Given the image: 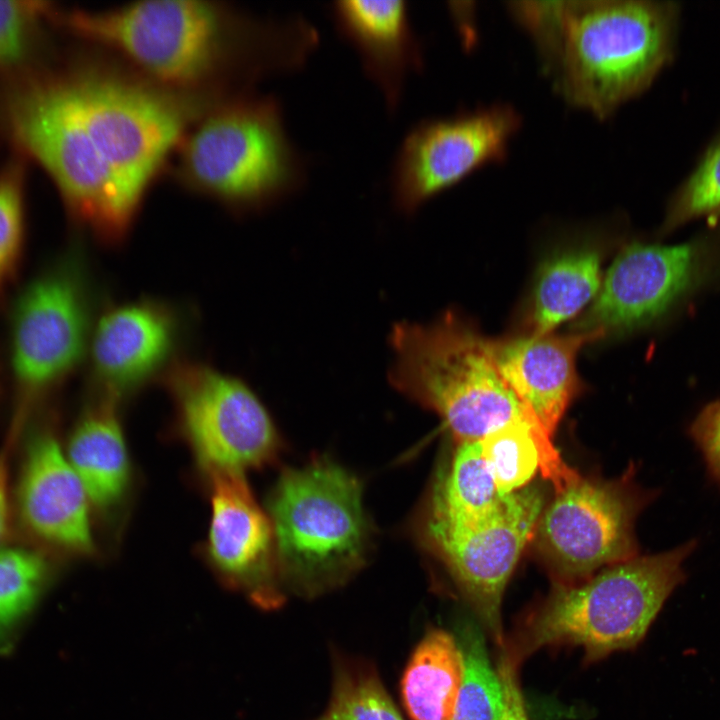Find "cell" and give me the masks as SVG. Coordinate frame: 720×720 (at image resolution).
<instances>
[{
  "label": "cell",
  "instance_id": "cell-19",
  "mask_svg": "<svg viewBox=\"0 0 720 720\" xmlns=\"http://www.w3.org/2000/svg\"><path fill=\"white\" fill-rule=\"evenodd\" d=\"M329 10L338 32L355 48L366 74L380 89L388 111L395 112L408 76L424 67L407 2L335 1Z\"/></svg>",
  "mask_w": 720,
  "mask_h": 720
},
{
  "label": "cell",
  "instance_id": "cell-5",
  "mask_svg": "<svg viewBox=\"0 0 720 720\" xmlns=\"http://www.w3.org/2000/svg\"><path fill=\"white\" fill-rule=\"evenodd\" d=\"M279 575L314 596L343 584L363 564L369 527L359 481L317 459L285 471L270 499Z\"/></svg>",
  "mask_w": 720,
  "mask_h": 720
},
{
  "label": "cell",
  "instance_id": "cell-13",
  "mask_svg": "<svg viewBox=\"0 0 720 720\" xmlns=\"http://www.w3.org/2000/svg\"><path fill=\"white\" fill-rule=\"evenodd\" d=\"M520 124L519 113L506 104L421 120L408 131L393 162L395 204L413 212L475 170L503 160Z\"/></svg>",
  "mask_w": 720,
  "mask_h": 720
},
{
  "label": "cell",
  "instance_id": "cell-12",
  "mask_svg": "<svg viewBox=\"0 0 720 720\" xmlns=\"http://www.w3.org/2000/svg\"><path fill=\"white\" fill-rule=\"evenodd\" d=\"M544 506L543 489L532 484L505 495L501 510L483 524L467 526L430 516L426 525L433 550L498 648L505 639L503 594Z\"/></svg>",
  "mask_w": 720,
  "mask_h": 720
},
{
  "label": "cell",
  "instance_id": "cell-31",
  "mask_svg": "<svg viewBox=\"0 0 720 720\" xmlns=\"http://www.w3.org/2000/svg\"><path fill=\"white\" fill-rule=\"evenodd\" d=\"M690 435L720 485V401L710 403L699 413L691 425Z\"/></svg>",
  "mask_w": 720,
  "mask_h": 720
},
{
  "label": "cell",
  "instance_id": "cell-16",
  "mask_svg": "<svg viewBox=\"0 0 720 720\" xmlns=\"http://www.w3.org/2000/svg\"><path fill=\"white\" fill-rule=\"evenodd\" d=\"M211 518L207 555L226 584L264 608L278 606V565L270 519L241 473L208 472Z\"/></svg>",
  "mask_w": 720,
  "mask_h": 720
},
{
  "label": "cell",
  "instance_id": "cell-34",
  "mask_svg": "<svg viewBox=\"0 0 720 720\" xmlns=\"http://www.w3.org/2000/svg\"><path fill=\"white\" fill-rule=\"evenodd\" d=\"M4 376V365L2 360L0 359V394L2 393V379Z\"/></svg>",
  "mask_w": 720,
  "mask_h": 720
},
{
  "label": "cell",
  "instance_id": "cell-27",
  "mask_svg": "<svg viewBox=\"0 0 720 720\" xmlns=\"http://www.w3.org/2000/svg\"><path fill=\"white\" fill-rule=\"evenodd\" d=\"M317 720H405L377 674L366 666L341 664L329 704Z\"/></svg>",
  "mask_w": 720,
  "mask_h": 720
},
{
  "label": "cell",
  "instance_id": "cell-1",
  "mask_svg": "<svg viewBox=\"0 0 720 720\" xmlns=\"http://www.w3.org/2000/svg\"><path fill=\"white\" fill-rule=\"evenodd\" d=\"M73 32L113 49L167 90L200 88L231 58L254 77L295 72L313 50L299 16L257 21L216 2L149 0L56 14Z\"/></svg>",
  "mask_w": 720,
  "mask_h": 720
},
{
  "label": "cell",
  "instance_id": "cell-4",
  "mask_svg": "<svg viewBox=\"0 0 720 720\" xmlns=\"http://www.w3.org/2000/svg\"><path fill=\"white\" fill-rule=\"evenodd\" d=\"M175 174L200 193L236 207L265 205L306 182L279 102L246 96L215 108L176 148Z\"/></svg>",
  "mask_w": 720,
  "mask_h": 720
},
{
  "label": "cell",
  "instance_id": "cell-2",
  "mask_svg": "<svg viewBox=\"0 0 720 720\" xmlns=\"http://www.w3.org/2000/svg\"><path fill=\"white\" fill-rule=\"evenodd\" d=\"M697 542L606 567L568 587H553L504 639L500 653L513 665L551 646H577L585 663L635 648L663 604L684 581L683 564Z\"/></svg>",
  "mask_w": 720,
  "mask_h": 720
},
{
  "label": "cell",
  "instance_id": "cell-21",
  "mask_svg": "<svg viewBox=\"0 0 720 720\" xmlns=\"http://www.w3.org/2000/svg\"><path fill=\"white\" fill-rule=\"evenodd\" d=\"M602 255L592 246L559 252L536 275L528 309V332L544 335L571 319L601 287Z\"/></svg>",
  "mask_w": 720,
  "mask_h": 720
},
{
  "label": "cell",
  "instance_id": "cell-9",
  "mask_svg": "<svg viewBox=\"0 0 720 720\" xmlns=\"http://www.w3.org/2000/svg\"><path fill=\"white\" fill-rule=\"evenodd\" d=\"M66 77L96 154L141 204L186 134L193 110L178 93L120 73L80 69Z\"/></svg>",
  "mask_w": 720,
  "mask_h": 720
},
{
  "label": "cell",
  "instance_id": "cell-10",
  "mask_svg": "<svg viewBox=\"0 0 720 720\" xmlns=\"http://www.w3.org/2000/svg\"><path fill=\"white\" fill-rule=\"evenodd\" d=\"M647 495L630 479L581 478L544 506L534 544L554 587L637 557L635 519Z\"/></svg>",
  "mask_w": 720,
  "mask_h": 720
},
{
  "label": "cell",
  "instance_id": "cell-8",
  "mask_svg": "<svg viewBox=\"0 0 720 720\" xmlns=\"http://www.w3.org/2000/svg\"><path fill=\"white\" fill-rule=\"evenodd\" d=\"M91 330L84 265L71 249L35 273L8 304L9 431L20 434L40 403L78 368Z\"/></svg>",
  "mask_w": 720,
  "mask_h": 720
},
{
  "label": "cell",
  "instance_id": "cell-26",
  "mask_svg": "<svg viewBox=\"0 0 720 720\" xmlns=\"http://www.w3.org/2000/svg\"><path fill=\"white\" fill-rule=\"evenodd\" d=\"M25 174L19 161L0 169V309L22 267L27 236Z\"/></svg>",
  "mask_w": 720,
  "mask_h": 720
},
{
  "label": "cell",
  "instance_id": "cell-25",
  "mask_svg": "<svg viewBox=\"0 0 720 720\" xmlns=\"http://www.w3.org/2000/svg\"><path fill=\"white\" fill-rule=\"evenodd\" d=\"M464 676L452 720H503L505 692L490 662L483 635L472 626L459 632Z\"/></svg>",
  "mask_w": 720,
  "mask_h": 720
},
{
  "label": "cell",
  "instance_id": "cell-22",
  "mask_svg": "<svg viewBox=\"0 0 720 720\" xmlns=\"http://www.w3.org/2000/svg\"><path fill=\"white\" fill-rule=\"evenodd\" d=\"M464 676V658L453 635L430 629L413 651L400 691L411 720H452Z\"/></svg>",
  "mask_w": 720,
  "mask_h": 720
},
{
  "label": "cell",
  "instance_id": "cell-7",
  "mask_svg": "<svg viewBox=\"0 0 720 720\" xmlns=\"http://www.w3.org/2000/svg\"><path fill=\"white\" fill-rule=\"evenodd\" d=\"M670 13L636 0L571 1L562 54L552 75L559 93L599 118L642 91L669 52Z\"/></svg>",
  "mask_w": 720,
  "mask_h": 720
},
{
  "label": "cell",
  "instance_id": "cell-29",
  "mask_svg": "<svg viewBox=\"0 0 720 720\" xmlns=\"http://www.w3.org/2000/svg\"><path fill=\"white\" fill-rule=\"evenodd\" d=\"M51 7L39 1H0V69L15 68L30 55Z\"/></svg>",
  "mask_w": 720,
  "mask_h": 720
},
{
  "label": "cell",
  "instance_id": "cell-11",
  "mask_svg": "<svg viewBox=\"0 0 720 720\" xmlns=\"http://www.w3.org/2000/svg\"><path fill=\"white\" fill-rule=\"evenodd\" d=\"M179 425L208 471L241 473L270 462L278 437L270 416L240 379L196 361L163 373Z\"/></svg>",
  "mask_w": 720,
  "mask_h": 720
},
{
  "label": "cell",
  "instance_id": "cell-28",
  "mask_svg": "<svg viewBox=\"0 0 720 720\" xmlns=\"http://www.w3.org/2000/svg\"><path fill=\"white\" fill-rule=\"evenodd\" d=\"M571 1H510L507 9L534 43L544 70L551 76L560 60Z\"/></svg>",
  "mask_w": 720,
  "mask_h": 720
},
{
  "label": "cell",
  "instance_id": "cell-14",
  "mask_svg": "<svg viewBox=\"0 0 720 720\" xmlns=\"http://www.w3.org/2000/svg\"><path fill=\"white\" fill-rule=\"evenodd\" d=\"M48 424L38 423L26 446L15 493L16 515L41 547L87 555L94 549L91 503Z\"/></svg>",
  "mask_w": 720,
  "mask_h": 720
},
{
  "label": "cell",
  "instance_id": "cell-20",
  "mask_svg": "<svg viewBox=\"0 0 720 720\" xmlns=\"http://www.w3.org/2000/svg\"><path fill=\"white\" fill-rule=\"evenodd\" d=\"M66 455L92 506L109 511L123 500L131 472L115 399L103 395L82 414Z\"/></svg>",
  "mask_w": 720,
  "mask_h": 720
},
{
  "label": "cell",
  "instance_id": "cell-17",
  "mask_svg": "<svg viewBox=\"0 0 720 720\" xmlns=\"http://www.w3.org/2000/svg\"><path fill=\"white\" fill-rule=\"evenodd\" d=\"M178 318L168 305L140 300L106 309L92 327L88 358L104 396L118 400L146 383L168 362Z\"/></svg>",
  "mask_w": 720,
  "mask_h": 720
},
{
  "label": "cell",
  "instance_id": "cell-6",
  "mask_svg": "<svg viewBox=\"0 0 720 720\" xmlns=\"http://www.w3.org/2000/svg\"><path fill=\"white\" fill-rule=\"evenodd\" d=\"M5 119L17 146L52 179L71 217L106 242L122 240L141 204L91 146L64 74L20 84L6 99Z\"/></svg>",
  "mask_w": 720,
  "mask_h": 720
},
{
  "label": "cell",
  "instance_id": "cell-33",
  "mask_svg": "<svg viewBox=\"0 0 720 720\" xmlns=\"http://www.w3.org/2000/svg\"><path fill=\"white\" fill-rule=\"evenodd\" d=\"M8 436L6 446L0 450V546L3 545L11 526V498L9 489V452L14 441Z\"/></svg>",
  "mask_w": 720,
  "mask_h": 720
},
{
  "label": "cell",
  "instance_id": "cell-24",
  "mask_svg": "<svg viewBox=\"0 0 720 720\" xmlns=\"http://www.w3.org/2000/svg\"><path fill=\"white\" fill-rule=\"evenodd\" d=\"M51 574L50 561L41 548L0 546V651L8 648L47 588Z\"/></svg>",
  "mask_w": 720,
  "mask_h": 720
},
{
  "label": "cell",
  "instance_id": "cell-32",
  "mask_svg": "<svg viewBox=\"0 0 720 720\" xmlns=\"http://www.w3.org/2000/svg\"><path fill=\"white\" fill-rule=\"evenodd\" d=\"M497 664L505 692V712L503 720H529L524 697L518 681V667L499 655Z\"/></svg>",
  "mask_w": 720,
  "mask_h": 720
},
{
  "label": "cell",
  "instance_id": "cell-23",
  "mask_svg": "<svg viewBox=\"0 0 720 720\" xmlns=\"http://www.w3.org/2000/svg\"><path fill=\"white\" fill-rule=\"evenodd\" d=\"M504 499L484 461L479 441L461 443L435 488L430 516L477 526L492 519Z\"/></svg>",
  "mask_w": 720,
  "mask_h": 720
},
{
  "label": "cell",
  "instance_id": "cell-30",
  "mask_svg": "<svg viewBox=\"0 0 720 720\" xmlns=\"http://www.w3.org/2000/svg\"><path fill=\"white\" fill-rule=\"evenodd\" d=\"M720 208V141L708 151L674 209V218L687 219Z\"/></svg>",
  "mask_w": 720,
  "mask_h": 720
},
{
  "label": "cell",
  "instance_id": "cell-3",
  "mask_svg": "<svg viewBox=\"0 0 720 720\" xmlns=\"http://www.w3.org/2000/svg\"><path fill=\"white\" fill-rule=\"evenodd\" d=\"M390 338L392 385L437 413L458 444L480 441L510 422L539 421L499 373L492 340L457 314L399 323Z\"/></svg>",
  "mask_w": 720,
  "mask_h": 720
},
{
  "label": "cell",
  "instance_id": "cell-18",
  "mask_svg": "<svg viewBox=\"0 0 720 720\" xmlns=\"http://www.w3.org/2000/svg\"><path fill=\"white\" fill-rule=\"evenodd\" d=\"M605 337L600 331L567 335L525 334L492 340L502 378L553 436L582 389L576 358L583 346Z\"/></svg>",
  "mask_w": 720,
  "mask_h": 720
},
{
  "label": "cell",
  "instance_id": "cell-15",
  "mask_svg": "<svg viewBox=\"0 0 720 720\" xmlns=\"http://www.w3.org/2000/svg\"><path fill=\"white\" fill-rule=\"evenodd\" d=\"M696 253L688 244L632 243L610 266L593 304L572 325L574 332L624 333L657 318L686 290Z\"/></svg>",
  "mask_w": 720,
  "mask_h": 720
}]
</instances>
